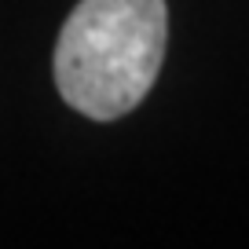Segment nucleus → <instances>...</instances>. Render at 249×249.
I'll return each mask as SVG.
<instances>
[{
    "label": "nucleus",
    "instance_id": "nucleus-1",
    "mask_svg": "<svg viewBox=\"0 0 249 249\" xmlns=\"http://www.w3.org/2000/svg\"><path fill=\"white\" fill-rule=\"evenodd\" d=\"M165 59V0H81L55 44V85L77 114L136 110Z\"/></svg>",
    "mask_w": 249,
    "mask_h": 249
}]
</instances>
